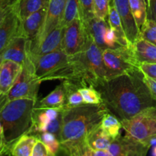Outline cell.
<instances>
[{"mask_svg":"<svg viewBox=\"0 0 156 156\" xmlns=\"http://www.w3.org/2000/svg\"><path fill=\"white\" fill-rule=\"evenodd\" d=\"M140 69L99 82L95 88L110 112L121 121L132 118L149 107L156 106Z\"/></svg>","mask_w":156,"mask_h":156,"instance_id":"cell-1","label":"cell"},{"mask_svg":"<svg viewBox=\"0 0 156 156\" xmlns=\"http://www.w3.org/2000/svg\"><path fill=\"white\" fill-rule=\"evenodd\" d=\"M110 112L104 103L82 105L62 110V123L59 142L67 147L86 140L89 133L101 124L104 117Z\"/></svg>","mask_w":156,"mask_h":156,"instance_id":"cell-2","label":"cell"},{"mask_svg":"<svg viewBox=\"0 0 156 156\" xmlns=\"http://www.w3.org/2000/svg\"><path fill=\"white\" fill-rule=\"evenodd\" d=\"M37 101L17 99L9 101L0 112L5 141L10 146L24 134L28 133L32 125V113Z\"/></svg>","mask_w":156,"mask_h":156,"instance_id":"cell-3","label":"cell"},{"mask_svg":"<svg viewBox=\"0 0 156 156\" xmlns=\"http://www.w3.org/2000/svg\"><path fill=\"white\" fill-rule=\"evenodd\" d=\"M62 80L69 81L76 84L80 88L95 87L98 82L91 73L83 52L73 55L65 64L41 79L44 81Z\"/></svg>","mask_w":156,"mask_h":156,"instance_id":"cell-4","label":"cell"},{"mask_svg":"<svg viewBox=\"0 0 156 156\" xmlns=\"http://www.w3.org/2000/svg\"><path fill=\"white\" fill-rule=\"evenodd\" d=\"M121 124L129 138L150 147L156 143V106L143 110L132 118L121 120Z\"/></svg>","mask_w":156,"mask_h":156,"instance_id":"cell-5","label":"cell"},{"mask_svg":"<svg viewBox=\"0 0 156 156\" xmlns=\"http://www.w3.org/2000/svg\"><path fill=\"white\" fill-rule=\"evenodd\" d=\"M103 61L106 70V79L124 74L132 73L140 69V64L133 55L131 49L107 48L103 50Z\"/></svg>","mask_w":156,"mask_h":156,"instance_id":"cell-6","label":"cell"},{"mask_svg":"<svg viewBox=\"0 0 156 156\" xmlns=\"http://www.w3.org/2000/svg\"><path fill=\"white\" fill-rule=\"evenodd\" d=\"M22 67L21 75L8 94L9 100L31 99L37 101V93L41 82L35 75L33 62L29 56V52Z\"/></svg>","mask_w":156,"mask_h":156,"instance_id":"cell-7","label":"cell"},{"mask_svg":"<svg viewBox=\"0 0 156 156\" xmlns=\"http://www.w3.org/2000/svg\"><path fill=\"white\" fill-rule=\"evenodd\" d=\"M88 40L84 22L77 18L65 27L61 49L68 56H73L85 50Z\"/></svg>","mask_w":156,"mask_h":156,"instance_id":"cell-8","label":"cell"},{"mask_svg":"<svg viewBox=\"0 0 156 156\" xmlns=\"http://www.w3.org/2000/svg\"><path fill=\"white\" fill-rule=\"evenodd\" d=\"M29 56L33 62L35 75L37 76L40 81L46 76L62 66L70 57L62 49L41 56L31 54L30 50Z\"/></svg>","mask_w":156,"mask_h":156,"instance_id":"cell-9","label":"cell"},{"mask_svg":"<svg viewBox=\"0 0 156 156\" xmlns=\"http://www.w3.org/2000/svg\"><path fill=\"white\" fill-rule=\"evenodd\" d=\"M18 2L12 6L0 24V54L15 37L21 36V19L18 12Z\"/></svg>","mask_w":156,"mask_h":156,"instance_id":"cell-10","label":"cell"},{"mask_svg":"<svg viewBox=\"0 0 156 156\" xmlns=\"http://www.w3.org/2000/svg\"><path fill=\"white\" fill-rule=\"evenodd\" d=\"M66 0H50L47 16L39 35L34 41H30V50L34 49L50 31L59 25L63 15Z\"/></svg>","mask_w":156,"mask_h":156,"instance_id":"cell-11","label":"cell"},{"mask_svg":"<svg viewBox=\"0 0 156 156\" xmlns=\"http://www.w3.org/2000/svg\"><path fill=\"white\" fill-rule=\"evenodd\" d=\"M150 146L119 135L111 142L108 150L113 156H146Z\"/></svg>","mask_w":156,"mask_h":156,"instance_id":"cell-12","label":"cell"},{"mask_svg":"<svg viewBox=\"0 0 156 156\" xmlns=\"http://www.w3.org/2000/svg\"><path fill=\"white\" fill-rule=\"evenodd\" d=\"M84 53L88 66L97 80V85L99 82L106 80V70L102 56L103 50L90 37L86 48L84 50Z\"/></svg>","mask_w":156,"mask_h":156,"instance_id":"cell-13","label":"cell"},{"mask_svg":"<svg viewBox=\"0 0 156 156\" xmlns=\"http://www.w3.org/2000/svg\"><path fill=\"white\" fill-rule=\"evenodd\" d=\"M30 49V41L23 36L15 37L0 54V62L12 60L23 65Z\"/></svg>","mask_w":156,"mask_h":156,"instance_id":"cell-14","label":"cell"},{"mask_svg":"<svg viewBox=\"0 0 156 156\" xmlns=\"http://www.w3.org/2000/svg\"><path fill=\"white\" fill-rule=\"evenodd\" d=\"M112 1L121 19L122 24L124 28L127 39L133 45L140 37V30L133 16L129 0H112Z\"/></svg>","mask_w":156,"mask_h":156,"instance_id":"cell-15","label":"cell"},{"mask_svg":"<svg viewBox=\"0 0 156 156\" xmlns=\"http://www.w3.org/2000/svg\"><path fill=\"white\" fill-rule=\"evenodd\" d=\"M22 65L12 60L0 62V93L8 94L22 71Z\"/></svg>","mask_w":156,"mask_h":156,"instance_id":"cell-16","label":"cell"},{"mask_svg":"<svg viewBox=\"0 0 156 156\" xmlns=\"http://www.w3.org/2000/svg\"><path fill=\"white\" fill-rule=\"evenodd\" d=\"M47 7L31 14L21 20V35L34 41L39 35L47 16Z\"/></svg>","mask_w":156,"mask_h":156,"instance_id":"cell-17","label":"cell"},{"mask_svg":"<svg viewBox=\"0 0 156 156\" xmlns=\"http://www.w3.org/2000/svg\"><path fill=\"white\" fill-rule=\"evenodd\" d=\"M65 27L59 25L50 31L34 49L30 50V53L35 56L47 54L61 49Z\"/></svg>","mask_w":156,"mask_h":156,"instance_id":"cell-18","label":"cell"},{"mask_svg":"<svg viewBox=\"0 0 156 156\" xmlns=\"http://www.w3.org/2000/svg\"><path fill=\"white\" fill-rule=\"evenodd\" d=\"M60 114V110L49 108V109H34L32 113V125L28 133L36 136L37 134L45 132L49 123L56 119Z\"/></svg>","mask_w":156,"mask_h":156,"instance_id":"cell-19","label":"cell"},{"mask_svg":"<svg viewBox=\"0 0 156 156\" xmlns=\"http://www.w3.org/2000/svg\"><path fill=\"white\" fill-rule=\"evenodd\" d=\"M131 51L139 64L156 63V46L141 37L133 43Z\"/></svg>","mask_w":156,"mask_h":156,"instance_id":"cell-20","label":"cell"},{"mask_svg":"<svg viewBox=\"0 0 156 156\" xmlns=\"http://www.w3.org/2000/svg\"><path fill=\"white\" fill-rule=\"evenodd\" d=\"M84 24L88 37H90L102 50H105V49L108 48L105 44L104 37L107 28L109 26L108 23H107L105 20L94 17L91 19L84 22Z\"/></svg>","mask_w":156,"mask_h":156,"instance_id":"cell-21","label":"cell"},{"mask_svg":"<svg viewBox=\"0 0 156 156\" xmlns=\"http://www.w3.org/2000/svg\"><path fill=\"white\" fill-rule=\"evenodd\" d=\"M65 90L63 85L60 84L55 88L53 91L47 94L44 98L37 101L34 109H54L63 110L65 106Z\"/></svg>","mask_w":156,"mask_h":156,"instance_id":"cell-22","label":"cell"},{"mask_svg":"<svg viewBox=\"0 0 156 156\" xmlns=\"http://www.w3.org/2000/svg\"><path fill=\"white\" fill-rule=\"evenodd\" d=\"M108 22L109 27L112 29L115 33L117 37V42L122 47L125 48L131 49L132 44L129 43V40L127 39L126 33H125L124 28L122 24L121 19H120L119 14L116 9L114 3H111L109 9V14L108 17Z\"/></svg>","mask_w":156,"mask_h":156,"instance_id":"cell-23","label":"cell"},{"mask_svg":"<svg viewBox=\"0 0 156 156\" xmlns=\"http://www.w3.org/2000/svg\"><path fill=\"white\" fill-rule=\"evenodd\" d=\"M37 137L34 135L24 134L14 142L10 147V153L12 156H32L34 146Z\"/></svg>","mask_w":156,"mask_h":156,"instance_id":"cell-24","label":"cell"},{"mask_svg":"<svg viewBox=\"0 0 156 156\" xmlns=\"http://www.w3.org/2000/svg\"><path fill=\"white\" fill-rule=\"evenodd\" d=\"M86 141L91 150H108L113 139L100 125L88 134Z\"/></svg>","mask_w":156,"mask_h":156,"instance_id":"cell-25","label":"cell"},{"mask_svg":"<svg viewBox=\"0 0 156 156\" xmlns=\"http://www.w3.org/2000/svg\"><path fill=\"white\" fill-rule=\"evenodd\" d=\"M62 84L63 85L66 95L63 110L85 105L82 94L79 92V88H81L79 85L69 81H62Z\"/></svg>","mask_w":156,"mask_h":156,"instance_id":"cell-26","label":"cell"},{"mask_svg":"<svg viewBox=\"0 0 156 156\" xmlns=\"http://www.w3.org/2000/svg\"><path fill=\"white\" fill-rule=\"evenodd\" d=\"M49 1L50 0H18L17 7L20 18L23 20L31 14L48 7Z\"/></svg>","mask_w":156,"mask_h":156,"instance_id":"cell-27","label":"cell"},{"mask_svg":"<svg viewBox=\"0 0 156 156\" xmlns=\"http://www.w3.org/2000/svg\"><path fill=\"white\" fill-rule=\"evenodd\" d=\"M133 16L139 30H141L148 19V7L146 0H129Z\"/></svg>","mask_w":156,"mask_h":156,"instance_id":"cell-28","label":"cell"},{"mask_svg":"<svg viewBox=\"0 0 156 156\" xmlns=\"http://www.w3.org/2000/svg\"><path fill=\"white\" fill-rule=\"evenodd\" d=\"M81 18V9L79 0H66L63 15L59 25L66 27L72 21Z\"/></svg>","mask_w":156,"mask_h":156,"instance_id":"cell-29","label":"cell"},{"mask_svg":"<svg viewBox=\"0 0 156 156\" xmlns=\"http://www.w3.org/2000/svg\"><path fill=\"white\" fill-rule=\"evenodd\" d=\"M101 126L113 140L120 135V131L122 128L121 121L111 112H108L104 117Z\"/></svg>","mask_w":156,"mask_h":156,"instance_id":"cell-30","label":"cell"},{"mask_svg":"<svg viewBox=\"0 0 156 156\" xmlns=\"http://www.w3.org/2000/svg\"><path fill=\"white\" fill-rule=\"evenodd\" d=\"M79 92L82 94L85 104L99 105L103 103L101 93L92 85L79 88Z\"/></svg>","mask_w":156,"mask_h":156,"instance_id":"cell-31","label":"cell"},{"mask_svg":"<svg viewBox=\"0 0 156 156\" xmlns=\"http://www.w3.org/2000/svg\"><path fill=\"white\" fill-rule=\"evenodd\" d=\"M36 136L41 140L45 146L50 149L51 152L56 155L61 148V143L59 139L54 135L49 132H43L37 134Z\"/></svg>","mask_w":156,"mask_h":156,"instance_id":"cell-32","label":"cell"},{"mask_svg":"<svg viewBox=\"0 0 156 156\" xmlns=\"http://www.w3.org/2000/svg\"><path fill=\"white\" fill-rule=\"evenodd\" d=\"M70 156H92V150L87 143L86 140L67 147H62Z\"/></svg>","mask_w":156,"mask_h":156,"instance_id":"cell-33","label":"cell"},{"mask_svg":"<svg viewBox=\"0 0 156 156\" xmlns=\"http://www.w3.org/2000/svg\"><path fill=\"white\" fill-rule=\"evenodd\" d=\"M140 37L156 46V21L148 18L140 30Z\"/></svg>","mask_w":156,"mask_h":156,"instance_id":"cell-34","label":"cell"},{"mask_svg":"<svg viewBox=\"0 0 156 156\" xmlns=\"http://www.w3.org/2000/svg\"><path fill=\"white\" fill-rule=\"evenodd\" d=\"M94 16L106 21L109 14L111 0H93Z\"/></svg>","mask_w":156,"mask_h":156,"instance_id":"cell-35","label":"cell"},{"mask_svg":"<svg viewBox=\"0 0 156 156\" xmlns=\"http://www.w3.org/2000/svg\"><path fill=\"white\" fill-rule=\"evenodd\" d=\"M81 9V19L83 22L94 18V2L93 0H79Z\"/></svg>","mask_w":156,"mask_h":156,"instance_id":"cell-36","label":"cell"},{"mask_svg":"<svg viewBox=\"0 0 156 156\" xmlns=\"http://www.w3.org/2000/svg\"><path fill=\"white\" fill-rule=\"evenodd\" d=\"M62 110L56 119L52 120L48 126H47L45 132L51 133L54 134L59 140V136H60L61 129H62Z\"/></svg>","mask_w":156,"mask_h":156,"instance_id":"cell-37","label":"cell"},{"mask_svg":"<svg viewBox=\"0 0 156 156\" xmlns=\"http://www.w3.org/2000/svg\"><path fill=\"white\" fill-rule=\"evenodd\" d=\"M104 40H105V44H106L108 48L116 49L122 47V46H120L118 44V42H117V37L116 36L115 33H114V30L109 26H108V27L106 30V32H105Z\"/></svg>","mask_w":156,"mask_h":156,"instance_id":"cell-38","label":"cell"},{"mask_svg":"<svg viewBox=\"0 0 156 156\" xmlns=\"http://www.w3.org/2000/svg\"><path fill=\"white\" fill-rule=\"evenodd\" d=\"M32 156H56V155L50 152L45 144L38 139L34 146Z\"/></svg>","mask_w":156,"mask_h":156,"instance_id":"cell-39","label":"cell"},{"mask_svg":"<svg viewBox=\"0 0 156 156\" xmlns=\"http://www.w3.org/2000/svg\"><path fill=\"white\" fill-rule=\"evenodd\" d=\"M140 69L145 76L156 79V63L140 64Z\"/></svg>","mask_w":156,"mask_h":156,"instance_id":"cell-40","label":"cell"},{"mask_svg":"<svg viewBox=\"0 0 156 156\" xmlns=\"http://www.w3.org/2000/svg\"><path fill=\"white\" fill-rule=\"evenodd\" d=\"M17 2L18 0H2L0 2V24L2 22L3 19L10 10L12 6Z\"/></svg>","mask_w":156,"mask_h":156,"instance_id":"cell-41","label":"cell"},{"mask_svg":"<svg viewBox=\"0 0 156 156\" xmlns=\"http://www.w3.org/2000/svg\"><path fill=\"white\" fill-rule=\"evenodd\" d=\"M143 79H144L145 83L146 84L147 87L149 88L151 95L153 98L154 100L156 101V79L148 77V76H145V75Z\"/></svg>","mask_w":156,"mask_h":156,"instance_id":"cell-42","label":"cell"},{"mask_svg":"<svg viewBox=\"0 0 156 156\" xmlns=\"http://www.w3.org/2000/svg\"><path fill=\"white\" fill-rule=\"evenodd\" d=\"M148 18L156 21V0H150L148 5Z\"/></svg>","mask_w":156,"mask_h":156,"instance_id":"cell-43","label":"cell"},{"mask_svg":"<svg viewBox=\"0 0 156 156\" xmlns=\"http://www.w3.org/2000/svg\"><path fill=\"white\" fill-rule=\"evenodd\" d=\"M9 101V98H8V94H1L0 93V112H1L2 110L3 109V108L5 106V105Z\"/></svg>","mask_w":156,"mask_h":156,"instance_id":"cell-44","label":"cell"},{"mask_svg":"<svg viewBox=\"0 0 156 156\" xmlns=\"http://www.w3.org/2000/svg\"><path fill=\"white\" fill-rule=\"evenodd\" d=\"M92 156H113L108 150H92Z\"/></svg>","mask_w":156,"mask_h":156,"instance_id":"cell-45","label":"cell"},{"mask_svg":"<svg viewBox=\"0 0 156 156\" xmlns=\"http://www.w3.org/2000/svg\"><path fill=\"white\" fill-rule=\"evenodd\" d=\"M10 149V147L7 145V143L5 141L4 136L2 135H0V152L6 150V149Z\"/></svg>","mask_w":156,"mask_h":156,"instance_id":"cell-46","label":"cell"},{"mask_svg":"<svg viewBox=\"0 0 156 156\" xmlns=\"http://www.w3.org/2000/svg\"><path fill=\"white\" fill-rule=\"evenodd\" d=\"M56 156H70L69 154L66 152L64 149H62V147L60 148V149L59 150V152L56 154Z\"/></svg>","mask_w":156,"mask_h":156,"instance_id":"cell-47","label":"cell"},{"mask_svg":"<svg viewBox=\"0 0 156 156\" xmlns=\"http://www.w3.org/2000/svg\"><path fill=\"white\" fill-rule=\"evenodd\" d=\"M10 149H6V150L3 151V152H0V156H9L10 155Z\"/></svg>","mask_w":156,"mask_h":156,"instance_id":"cell-48","label":"cell"},{"mask_svg":"<svg viewBox=\"0 0 156 156\" xmlns=\"http://www.w3.org/2000/svg\"><path fill=\"white\" fill-rule=\"evenodd\" d=\"M3 134V127L1 121H0V135H2Z\"/></svg>","mask_w":156,"mask_h":156,"instance_id":"cell-49","label":"cell"},{"mask_svg":"<svg viewBox=\"0 0 156 156\" xmlns=\"http://www.w3.org/2000/svg\"><path fill=\"white\" fill-rule=\"evenodd\" d=\"M152 155L156 156V146L154 147L153 150H152Z\"/></svg>","mask_w":156,"mask_h":156,"instance_id":"cell-50","label":"cell"},{"mask_svg":"<svg viewBox=\"0 0 156 156\" xmlns=\"http://www.w3.org/2000/svg\"><path fill=\"white\" fill-rule=\"evenodd\" d=\"M146 3H147V7H148V5H149V2H150V0H146Z\"/></svg>","mask_w":156,"mask_h":156,"instance_id":"cell-51","label":"cell"},{"mask_svg":"<svg viewBox=\"0 0 156 156\" xmlns=\"http://www.w3.org/2000/svg\"><path fill=\"white\" fill-rule=\"evenodd\" d=\"M2 0H0V2H2Z\"/></svg>","mask_w":156,"mask_h":156,"instance_id":"cell-52","label":"cell"},{"mask_svg":"<svg viewBox=\"0 0 156 156\" xmlns=\"http://www.w3.org/2000/svg\"><path fill=\"white\" fill-rule=\"evenodd\" d=\"M9 156H12V155H11V154H10V155H9Z\"/></svg>","mask_w":156,"mask_h":156,"instance_id":"cell-53","label":"cell"}]
</instances>
